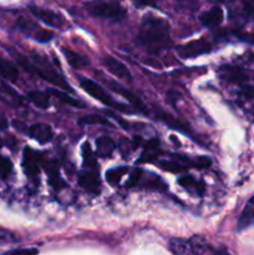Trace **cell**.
<instances>
[{"label":"cell","mask_w":254,"mask_h":255,"mask_svg":"<svg viewBox=\"0 0 254 255\" xmlns=\"http://www.w3.org/2000/svg\"><path fill=\"white\" fill-rule=\"evenodd\" d=\"M169 249L173 255H196L188 241L181 238H173L169 242Z\"/></svg>","instance_id":"obj_19"},{"label":"cell","mask_w":254,"mask_h":255,"mask_svg":"<svg viewBox=\"0 0 254 255\" xmlns=\"http://www.w3.org/2000/svg\"><path fill=\"white\" fill-rule=\"evenodd\" d=\"M136 4L138 6H156L154 0H136Z\"/></svg>","instance_id":"obj_38"},{"label":"cell","mask_w":254,"mask_h":255,"mask_svg":"<svg viewBox=\"0 0 254 255\" xmlns=\"http://www.w3.org/2000/svg\"><path fill=\"white\" fill-rule=\"evenodd\" d=\"M127 172H128V168H127V167H117V168H112L106 172V179L110 182V183H117V182L124 177V174H126Z\"/></svg>","instance_id":"obj_28"},{"label":"cell","mask_w":254,"mask_h":255,"mask_svg":"<svg viewBox=\"0 0 254 255\" xmlns=\"http://www.w3.org/2000/svg\"><path fill=\"white\" fill-rule=\"evenodd\" d=\"M211 164H212V161H211V158H209V157L201 156V157H197L196 159H193V167H194V168L204 169V168H208Z\"/></svg>","instance_id":"obj_32"},{"label":"cell","mask_w":254,"mask_h":255,"mask_svg":"<svg viewBox=\"0 0 254 255\" xmlns=\"http://www.w3.org/2000/svg\"><path fill=\"white\" fill-rule=\"evenodd\" d=\"M141 142H142L141 137H139V136H134L133 141H132V147H133V148H137V147H138L139 144H141Z\"/></svg>","instance_id":"obj_40"},{"label":"cell","mask_w":254,"mask_h":255,"mask_svg":"<svg viewBox=\"0 0 254 255\" xmlns=\"http://www.w3.org/2000/svg\"><path fill=\"white\" fill-rule=\"evenodd\" d=\"M158 149H159L158 139H156V138L149 139V141L146 143L143 153L141 154V157H139L138 161H137L136 163L139 164V163H146V162L154 161L157 157V154H158Z\"/></svg>","instance_id":"obj_18"},{"label":"cell","mask_w":254,"mask_h":255,"mask_svg":"<svg viewBox=\"0 0 254 255\" xmlns=\"http://www.w3.org/2000/svg\"><path fill=\"white\" fill-rule=\"evenodd\" d=\"M159 168L163 169V171L171 172V173H182V172L186 171L188 167L184 166L182 162H179L178 159H163V161L158 162Z\"/></svg>","instance_id":"obj_22"},{"label":"cell","mask_w":254,"mask_h":255,"mask_svg":"<svg viewBox=\"0 0 254 255\" xmlns=\"http://www.w3.org/2000/svg\"><path fill=\"white\" fill-rule=\"evenodd\" d=\"M119 147H120V151H121L125 156H126V154H128L131 149H133V147H132V142H129L128 139H126V138L120 139Z\"/></svg>","instance_id":"obj_37"},{"label":"cell","mask_w":254,"mask_h":255,"mask_svg":"<svg viewBox=\"0 0 254 255\" xmlns=\"http://www.w3.org/2000/svg\"><path fill=\"white\" fill-rule=\"evenodd\" d=\"M29 99L32 104L41 110H46L50 105L49 92L44 91H31L29 92Z\"/></svg>","instance_id":"obj_23"},{"label":"cell","mask_w":254,"mask_h":255,"mask_svg":"<svg viewBox=\"0 0 254 255\" xmlns=\"http://www.w3.org/2000/svg\"><path fill=\"white\" fill-rule=\"evenodd\" d=\"M19 241L16 234L0 227V243H16Z\"/></svg>","instance_id":"obj_30"},{"label":"cell","mask_w":254,"mask_h":255,"mask_svg":"<svg viewBox=\"0 0 254 255\" xmlns=\"http://www.w3.org/2000/svg\"><path fill=\"white\" fill-rule=\"evenodd\" d=\"M39 253L36 248H24V249H15V251L6 252L1 255H36Z\"/></svg>","instance_id":"obj_35"},{"label":"cell","mask_w":254,"mask_h":255,"mask_svg":"<svg viewBox=\"0 0 254 255\" xmlns=\"http://www.w3.org/2000/svg\"><path fill=\"white\" fill-rule=\"evenodd\" d=\"M157 119H159L161 121H163L164 124L168 125L171 128L177 129V131L182 132V133H186V134H189V136H192V132H191V129L188 128V126H187V125H184L183 122L178 121V120H176V119H173L171 115H167V114H163V112H159V114L157 115Z\"/></svg>","instance_id":"obj_21"},{"label":"cell","mask_w":254,"mask_h":255,"mask_svg":"<svg viewBox=\"0 0 254 255\" xmlns=\"http://www.w3.org/2000/svg\"><path fill=\"white\" fill-rule=\"evenodd\" d=\"M212 50L211 44L206 39H199L196 41H191L182 46L177 47V54L182 59H191V57L199 56V55L207 54Z\"/></svg>","instance_id":"obj_5"},{"label":"cell","mask_w":254,"mask_h":255,"mask_svg":"<svg viewBox=\"0 0 254 255\" xmlns=\"http://www.w3.org/2000/svg\"><path fill=\"white\" fill-rule=\"evenodd\" d=\"M109 87L112 90V91L116 92V94L124 96L125 99H126L129 104L133 105L137 110H139V111H142V112H146V110H144V106H143V104L141 102V100H139L138 97L134 96L132 92H129L128 90H127V87H124L122 85L117 84V82H115V81H109Z\"/></svg>","instance_id":"obj_13"},{"label":"cell","mask_w":254,"mask_h":255,"mask_svg":"<svg viewBox=\"0 0 254 255\" xmlns=\"http://www.w3.org/2000/svg\"><path fill=\"white\" fill-rule=\"evenodd\" d=\"M214 255H231V254H229L228 251H226V249H219V251H216Z\"/></svg>","instance_id":"obj_41"},{"label":"cell","mask_w":254,"mask_h":255,"mask_svg":"<svg viewBox=\"0 0 254 255\" xmlns=\"http://www.w3.org/2000/svg\"><path fill=\"white\" fill-rule=\"evenodd\" d=\"M181 94H179L178 91H176V90H168V91L166 92V100H167V102H168L169 105H171V106H173V107H176V105H177V102L179 101V100H181Z\"/></svg>","instance_id":"obj_33"},{"label":"cell","mask_w":254,"mask_h":255,"mask_svg":"<svg viewBox=\"0 0 254 255\" xmlns=\"http://www.w3.org/2000/svg\"><path fill=\"white\" fill-rule=\"evenodd\" d=\"M12 172V163L9 158L6 157L0 156V177L1 178H6L10 176Z\"/></svg>","instance_id":"obj_29"},{"label":"cell","mask_w":254,"mask_h":255,"mask_svg":"<svg viewBox=\"0 0 254 255\" xmlns=\"http://www.w3.org/2000/svg\"><path fill=\"white\" fill-rule=\"evenodd\" d=\"M46 171L49 172V183L51 184V187L56 191L65 188L66 183L64 182V179L61 178L59 173V164L56 162H49L46 164Z\"/></svg>","instance_id":"obj_15"},{"label":"cell","mask_w":254,"mask_h":255,"mask_svg":"<svg viewBox=\"0 0 254 255\" xmlns=\"http://www.w3.org/2000/svg\"><path fill=\"white\" fill-rule=\"evenodd\" d=\"M141 176H142V171L139 168H136L133 172L131 173V176H129V179L126 182V188H132V187L136 186L137 183H138V181L141 179Z\"/></svg>","instance_id":"obj_34"},{"label":"cell","mask_w":254,"mask_h":255,"mask_svg":"<svg viewBox=\"0 0 254 255\" xmlns=\"http://www.w3.org/2000/svg\"><path fill=\"white\" fill-rule=\"evenodd\" d=\"M62 54L65 55V59H66V61L69 62V65L72 69H84L87 65H90V60L87 57L82 56V55L77 54V52L72 51V50L65 49L64 47L62 49Z\"/></svg>","instance_id":"obj_16"},{"label":"cell","mask_w":254,"mask_h":255,"mask_svg":"<svg viewBox=\"0 0 254 255\" xmlns=\"http://www.w3.org/2000/svg\"><path fill=\"white\" fill-rule=\"evenodd\" d=\"M0 146H1V139H0Z\"/></svg>","instance_id":"obj_42"},{"label":"cell","mask_w":254,"mask_h":255,"mask_svg":"<svg viewBox=\"0 0 254 255\" xmlns=\"http://www.w3.org/2000/svg\"><path fill=\"white\" fill-rule=\"evenodd\" d=\"M224 79H228V80H231V81H234V82H242L243 80H246V76H244L241 71H238V70L226 69Z\"/></svg>","instance_id":"obj_31"},{"label":"cell","mask_w":254,"mask_h":255,"mask_svg":"<svg viewBox=\"0 0 254 255\" xmlns=\"http://www.w3.org/2000/svg\"><path fill=\"white\" fill-rule=\"evenodd\" d=\"M49 94H52L55 97H57L59 100H61L62 102L65 104L70 105V106H74V107H79V109H84V105L81 102H79L77 100H75L74 97H70L66 92H62L59 91V90H55V89H50L49 90Z\"/></svg>","instance_id":"obj_25"},{"label":"cell","mask_w":254,"mask_h":255,"mask_svg":"<svg viewBox=\"0 0 254 255\" xmlns=\"http://www.w3.org/2000/svg\"><path fill=\"white\" fill-rule=\"evenodd\" d=\"M86 9L92 16L109 20H122L126 16V11L119 4L110 1H92L86 5Z\"/></svg>","instance_id":"obj_3"},{"label":"cell","mask_w":254,"mask_h":255,"mask_svg":"<svg viewBox=\"0 0 254 255\" xmlns=\"http://www.w3.org/2000/svg\"><path fill=\"white\" fill-rule=\"evenodd\" d=\"M9 51L10 54L15 57L17 64H19L21 67H24V70L29 71L30 74L36 75V76L40 77V79L45 80V81L50 82L51 85H54V86L56 87H60V89L65 90V91H69V92L74 91V90L71 89V86L65 81L64 77H62L60 74H57L56 71H54L52 69H50V67H47V69H42L41 65L34 64V62L30 61L27 57H25L24 55L19 54V52L14 51V50H9Z\"/></svg>","instance_id":"obj_2"},{"label":"cell","mask_w":254,"mask_h":255,"mask_svg":"<svg viewBox=\"0 0 254 255\" xmlns=\"http://www.w3.org/2000/svg\"><path fill=\"white\" fill-rule=\"evenodd\" d=\"M27 133H29V136L31 138H34L35 141H37L41 144H45L51 141L52 136H54L51 127L45 124L32 125L29 128V131H27Z\"/></svg>","instance_id":"obj_10"},{"label":"cell","mask_w":254,"mask_h":255,"mask_svg":"<svg viewBox=\"0 0 254 255\" xmlns=\"http://www.w3.org/2000/svg\"><path fill=\"white\" fill-rule=\"evenodd\" d=\"M178 184L181 187H183L184 189H187L188 192H192L194 194H198V196H203L204 191H206V186L202 181H196L193 178V176H183L178 178Z\"/></svg>","instance_id":"obj_14"},{"label":"cell","mask_w":254,"mask_h":255,"mask_svg":"<svg viewBox=\"0 0 254 255\" xmlns=\"http://www.w3.org/2000/svg\"><path fill=\"white\" fill-rule=\"evenodd\" d=\"M96 146H97V154L102 158H109L112 156L115 148H116V144H115L114 139L110 138L107 136L99 137L96 139Z\"/></svg>","instance_id":"obj_17"},{"label":"cell","mask_w":254,"mask_h":255,"mask_svg":"<svg viewBox=\"0 0 254 255\" xmlns=\"http://www.w3.org/2000/svg\"><path fill=\"white\" fill-rule=\"evenodd\" d=\"M79 184L89 193L99 194L101 191V181L95 171L81 172L79 174Z\"/></svg>","instance_id":"obj_9"},{"label":"cell","mask_w":254,"mask_h":255,"mask_svg":"<svg viewBox=\"0 0 254 255\" xmlns=\"http://www.w3.org/2000/svg\"><path fill=\"white\" fill-rule=\"evenodd\" d=\"M0 75L4 79H6L7 81L15 82L17 80V76H19V71H17V67L11 61L0 57Z\"/></svg>","instance_id":"obj_20"},{"label":"cell","mask_w":254,"mask_h":255,"mask_svg":"<svg viewBox=\"0 0 254 255\" xmlns=\"http://www.w3.org/2000/svg\"><path fill=\"white\" fill-rule=\"evenodd\" d=\"M52 36H54V32L50 31V30L41 29L36 32V35H35V39L40 42H47L52 39Z\"/></svg>","instance_id":"obj_36"},{"label":"cell","mask_w":254,"mask_h":255,"mask_svg":"<svg viewBox=\"0 0 254 255\" xmlns=\"http://www.w3.org/2000/svg\"><path fill=\"white\" fill-rule=\"evenodd\" d=\"M223 17H224V14L222 7L213 6L212 9H209L208 11H204L203 14L199 16V20H201L203 26L213 27L221 24V22L223 21Z\"/></svg>","instance_id":"obj_12"},{"label":"cell","mask_w":254,"mask_h":255,"mask_svg":"<svg viewBox=\"0 0 254 255\" xmlns=\"http://www.w3.org/2000/svg\"><path fill=\"white\" fill-rule=\"evenodd\" d=\"M188 242L196 255L203 254L207 251V247H208L206 239L201 236H193L191 239H188Z\"/></svg>","instance_id":"obj_27"},{"label":"cell","mask_w":254,"mask_h":255,"mask_svg":"<svg viewBox=\"0 0 254 255\" xmlns=\"http://www.w3.org/2000/svg\"><path fill=\"white\" fill-rule=\"evenodd\" d=\"M40 162H41L40 153H37L36 151L31 149L30 147H26L24 149V154H22V169H24L25 174L29 178H36L39 176Z\"/></svg>","instance_id":"obj_6"},{"label":"cell","mask_w":254,"mask_h":255,"mask_svg":"<svg viewBox=\"0 0 254 255\" xmlns=\"http://www.w3.org/2000/svg\"><path fill=\"white\" fill-rule=\"evenodd\" d=\"M252 226H254V196L247 202L243 212L241 213L238 223H237V231L242 232Z\"/></svg>","instance_id":"obj_11"},{"label":"cell","mask_w":254,"mask_h":255,"mask_svg":"<svg viewBox=\"0 0 254 255\" xmlns=\"http://www.w3.org/2000/svg\"><path fill=\"white\" fill-rule=\"evenodd\" d=\"M30 11L32 12L35 17H37L39 20H41L44 24L49 25L52 27H61L65 24L64 17L61 16L57 12L52 11V10H46L42 9L39 6H30Z\"/></svg>","instance_id":"obj_7"},{"label":"cell","mask_w":254,"mask_h":255,"mask_svg":"<svg viewBox=\"0 0 254 255\" xmlns=\"http://www.w3.org/2000/svg\"><path fill=\"white\" fill-rule=\"evenodd\" d=\"M102 64H104V66L106 67L112 75H115V76L120 77V79L127 80V81H131L132 80V75L131 72H129V70L127 69L121 61L115 59V57L105 56L104 59H102Z\"/></svg>","instance_id":"obj_8"},{"label":"cell","mask_w":254,"mask_h":255,"mask_svg":"<svg viewBox=\"0 0 254 255\" xmlns=\"http://www.w3.org/2000/svg\"><path fill=\"white\" fill-rule=\"evenodd\" d=\"M82 157H84V166L86 167V168L95 171V169L99 167L96 158H95V153L94 151H92L89 142H85V143L82 144Z\"/></svg>","instance_id":"obj_24"},{"label":"cell","mask_w":254,"mask_h":255,"mask_svg":"<svg viewBox=\"0 0 254 255\" xmlns=\"http://www.w3.org/2000/svg\"><path fill=\"white\" fill-rule=\"evenodd\" d=\"M7 126H9V122H7L6 117L0 115V129H6Z\"/></svg>","instance_id":"obj_39"},{"label":"cell","mask_w":254,"mask_h":255,"mask_svg":"<svg viewBox=\"0 0 254 255\" xmlns=\"http://www.w3.org/2000/svg\"><path fill=\"white\" fill-rule=\"evenodd\" d=\"M80 125H104V126L114 127L111 122L105 117L99 116V115H89V116H84L79 120Z\"/></svg>","instance_id":"obj_26"},{"label":"cell","mask_w":254,"mask_h":255,"mask_svg":"<svg viewBox=\"0 0 254 255\" xmlns=\"http://www.w3.org/2000/svg\"><path fill=\"white\" fill-rule=\"evenodd\" d=\"M137 42L149 54H158L171 45L169 24L162 17L152 14L144 15L137 35Z\"/></svg>","instance_id":"obj_1"},{"label":"cell","mask_w":254,"mask_h":255,"mask_svg":"<svg viewBox=\"0 0 254 255\" xmlns=\"http://www.w3.org/2000/svg\"><path fill=\"white\" fill-rule=\"evenodd\" d=\"M80 85H81L82 89H84L90 96H92L95 100H97V101H100L101 104H104L105 106L114 107V109L119 110V111H122V112H128V109H126L125 105L114 101L112 97L110 96V95L107 94V92L100 86V85H97L96 82L92 81V80H89V79L81 80Z\"/></svg>","instance_id":"obj_4"}]
</instances>
